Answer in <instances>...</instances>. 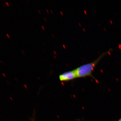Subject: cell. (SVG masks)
Listing matches in <instances>:
<instances>
[{
  "label": "cell",
  "mask_w": 121,
  "mask_h": 121,
  "mask_svg": "<svg viewBox=\"0 0 121 121\" xmlns=\"http://www.w3.org/2000/svg\"><path fill=\"white\" fill-rule=\"evenodd\" d=\"M38 11L39 12V13H40V14H41V12H40V10H38Z\"/></svg>",
  "instance_id": "6"
},
{
  "label": "cell",
  "mask_w": 121,
  "mask_h": 121,
  "mask_svg": "<svg viewBox=\"0 0 121 121\" xmlns=\"http://www.w3.org/2000/svg\"></svg>",
  "instance_id": "8"
},
{
  "label": "cell",
  "mask_w": 121,
  "mask_h": 121,
  "mask_svg": "<svg viewBox=\"0 0 121 121\" xmlns=\"http://www.w3.org/2000/svg\"><path fill=\"white\" fill-rule=\"evenodd\" d=\"M6 35L8 38H10V37L9 35L8 34H6Z\"/></svg>",
  "instance_id": "4"
},
{
  "label": "cell",
  "mask_w": 121,
  "mask_h": 121,
  "mask_svg": "<svg viewBox=\"0 0 121 121\" xmlns=\"http://www.w3.org/2000/svg\"><path fill=\"white\" fill-rule=\"evenodd\" d=\"M78 78L75 69L64 73L60 74L59 78L62 82L68 81L73 80Z\"/></svg>",
  "instance_id": "2"
},
{
  "label": "cell",
  "mask_w": 121,
  "mask_h": 121,
  "mask_svg": "<svg viewBox=\"0 0 121 121\" xmlns=\"http://www.w3.org/2000/svg\"><path fill=\"white\" fill-rule=\"evenodd\" d=\"M104 54H103L94 61L82 65L75 69L78 78H85L88 77L93 78L92 75V72L97 64L103 56Z\"/></svg>",
  "instance_id": "1"
},
{
  "label": "cell",
  "mask_w": 121,
  "mask_h": 121,
  "mask_svg": "<svg viewBox=\"0 0 121 121\" xmlns=\"http://www.w3.org/2000/svg\"><path fill=\"white\" fill-rule=\"evenodd\" d=\"M2 5H3L4 6V7H5V5H4V4H2Z\"/></svg>",
  "instance_id": "7"
},
{
  "label": "cell",
  "mask_w": 121,
  "mask_h": 121,
  "mask_svg": "<svg viewBox=\"0 0 121 121\" xmlns=\"http://www.w3.org/2000/svg\"><path fill=\"white\" fill-rule=\"evenodd\" d=\"M5 4H6L7 5V6H9V3L7 2H5Z\"/></svg>",
  "instance_id": "3"
},
{
  "label": "cell",
  "mask_w": 121,
  "mask_h": 121,
  "mask_svg": "<svg viewBox=\"0 0 121 121\" xmlns=\"http://www.w3.org/2000/svg\"><path fill=\"white\" fill-rule=\"evenodd\" d=\"M22 53L23 54H24L25 53V52H24V51L23 50H22Z\"/></svg>",
  "instance_id": "5"
}]
</instances>
